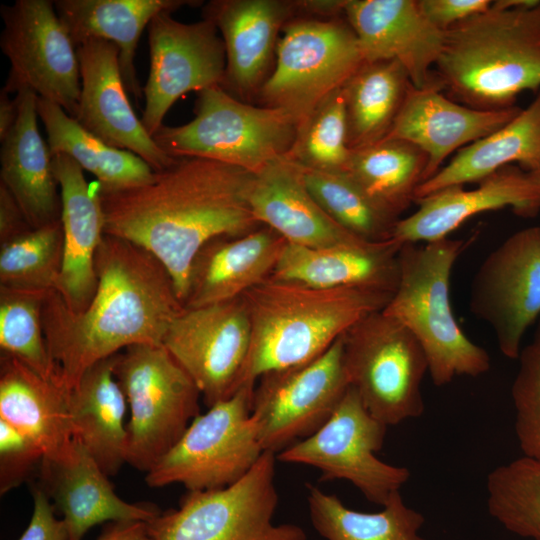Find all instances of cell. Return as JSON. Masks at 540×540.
I'll list each match as a JSON object with an SVG mask.
<instances>
[{"mask_svg": "<svg viewBox=\"0 0 540 540\" xmlns=\"http://www.w3.org/2000/svg\"><path fill=\"white\" fill-rule=\"evenodd\" d=\"M253 178L254 173L223 162L177 158L150 183L100 192L105 234L152 253L170 273L183 303L192 260L205 243L262 226L249 204Z\"/></svg>", "mask_w": 540, "mask_h": 540, "instance_id": "obj_1", "label": "cell"}, {"mask_svg": "<svg viewBox=\"0 0 540 540\" xmlns=\"http://www.w3.org/2000/svg\"><path fill=\"white\" fill-rule=\"evenodd\" d=\"M98 278L88 306L69 310L60 293L43 301L42 324L58 384L71 390L98 361L129 346L162 344L184 305L166 267L149 251L105 234L95 255Z\"/></svg>", "mask_w": 540, "mask_h": 540, "instance_id": "obj_2", "label": "cell"}, {"mask_svg": "<svg viewBox=\"0 0 540 540\" xmlns=\"http://www.w3.org/2000/svg\"><path fill=\"white\" fill-rule=\"evenodd\" d=\"M392 293L358 287L318 289L267 278L242 298L251 342L240 387L265 373L307 363L371 313L383 310Z\"/></svg>", "mask_w": 540, "mask_h": 540, "instance_id": "obj_3", "label": "cell"}, {"mask_svg": "<svg viewBox=\"0 0 540 540\" xmlns=\"http://www.w3.org/2000/svg\"><path fill=\"white\" fill-rule=\"evenodd\" d=\"M452 100L481 110L515 106L519 94L540 90V0L491 7L445 31L434 68Z\"/></svg>", "mask_w": 540, "mask_h": 540, "instance_id": "obj_4", "label": "cell"}, {"mask_svg": "<svg viewBox=\"0 0 540 540\" xmlns=\"http://www.w3.org/2000/svg\"><path fill=\"white\" fill-rule=\"evenodd\" d=\"M471 239L443 238L399 252V281L382 310L406 327L423 348L436 386L456 376L477 377L490 369L488 352L460 328L450 302V277Z\"/></svg>", "mask_w": 540, "mask_h": 540, "instance_id": "obj_5", "label": "cell"}, {"mask_svg": "<svg viewBox=\"0 0 540 540\" xmlns=\"http://www.w3.org/2000/svg\"><path fill=\"white\" fill-rule=\"evenodd\" d=\"M195 117L153 136L170 156L199 157L258 173L291 151L298 123L287 111L242 101L221 86L198 92Z\"/></svg>", "mask_w": 540, "mask_h": 540, "instance_id": "obj_6", "label": "cell"}, {"mask_svg": "<svg viewBox=\"0 0 540 540\" xmlns=\"http://www.w3.org/2000/svg\"><path fill=\"white\" fill-rule=\"evenodd\" d=\"M114 374L130 409L126 463L147 473L199 415L201 393L163 344L115 354Z\"/></svg>", "mask_w": 540, "mask_h": 540, "instance_id": "obj_7", "label": "cell"}, {"mask_svg": "<svg viewBox=\"0 0 540 540\" xmlns=\"http://www.w3.org/2000/svg\"><path fill=\"white\" fill-rule=\"evenodd\" d=\"M275 64L256 99L280 108L298 125L365 63L358 39L344 16L296 17L282 29Z\"/></svg>", "mask_w": 540, "mask_h": 540, "instance_id": "obj_8", "label": "cell"}, {"mask_svg": "<svg viewBox=\"0 0 540 540\" xmlns=\"http://www.w3.org/2000/svg\"><path fill=\"white\" fill-rule=\"evenodd\" d=\"M254 388L243 385L228 399L197 415L146 473V483L155 488L179 483L188 491H204L224 488L243 478L264 452L251 413Z\"/></svg>", "mask_w": 540, "mask_h": 540, "instance_id": "obj_9", "label": "cell"}, {"mask_svg": "<svg viewBox=\"0 0 540 540\" xmlns=\"http://www.w3.org/2000/svg\"><path fill=\"white\" fill-rule=\"evenodd\" d=\"M276 461V454L264 451L236 483L188 491L178 509L147 523L149 535L153 540H306L301 527L272 523L278 505Z\"/></svg>", "mask_w": 540, "mask_h": 540, "instance_id": "obj_10", "label": "cell"}, {"mask_svg": "<svg viewBox=\"0 0 540 540\" xmlns=\"http://www.w3.org/2000/svg\"><path fill=\"white\" fill-rule=\"evenodd\" d=\"M343 342L349 384L373 417L389 426L422 415L428 361L406 327L381 310L353 325Z\"/></svg>", "mask_w": 540, "mask_h": 540, "instance_id": "obj_11", "label": "cell"}, {"mask_svg": "<svg viewBox=\"0 0 540 540\" xmlns=\"http://www.w3.org/2000/svg\"><path fill=\"white\" fill-rule=\"evenodd\" d=\"M386 429L350 386L315 433L279 452L276 459L313 466L321 472L320 481L347 480L370 502L384 506L410 478L407 468L375 455L383 446Z\"/></svg>", "mask_w": 540, "mask_h": 540, "instance_id": "obj_12", "label": "cell"}, {"mask_svg": "<svg viewBox=\"0 0 540 540\" xmlns=\"http://www.w3.org/2000/svg\"><path fill=\"white\" fill-rule=\"evenodd\" d=\"M0 14V47L10 63L2 90H31L74 117L81 95L80 64L53 1L16 0L1 5Z\"/></svg>", "mask_w": 540, "mask_h": 540, "instance_id": "obj_13", "label": "cell"}, {"mask_svg": "<svg viewBox=\"0 0 540 540\" xmlns=\"http://www.w3.org/2000/svg\"><path fill=\"white\" fill-rule=\"evenodd\" d=\"M343 335L317 358L258 379L251 413L263 451L278 454L315 433L333 414L350 387Z\"/></svg>", "mask_w": 540, "mask_h": 540, "instance_id": "obj_14", "label": "cell"}, {"mask_svg": "<svg viewBox=\"0 0 540 540\" xmlns=\"http://www.w3.org/2000/svg\"><path fill=\"white\" fill-rule=\"evenodd\" d=\"M251 342V324L241 297L184 308L162 344L187 372L209 408L239 388Z\"/></svg>", "mask_w": 540, "mask_h": 540, "instance_id": "obj_15", "label": "cell"}, {"mask_svg": "<svg viewBox=\"0 0 540 540\" xmlns=\"http://www.w3.org/2000/svg\"><path fill=\"white\" fill-rule=\"evenodd\" d=\"M171 14L161 12L148 25L150 71L141 121L152 137L181 96L222 86L225 78V46L215 23L203 18L186 24Z\"/></svg>", "mask_w": 540, "mask_h": 540, "instance_id": "obj_16", "label": "cell"}, {"mask_svg": "<svg viewBox=\"0 0 540 540\" xmlns=\"http://www.w3.org/2000/svg\"><path fill=\"white\" fill-rule=\"evenodd\" d=\"M469 308L492 328L500 352L518 359L540 315V226L513 233L489 253L471 282Z\"/></svg>", "mask_w": 540, "mask_h": 540, "instance_id": "obj_17", "label": "cell"}, {"mask_svg": "<svg viewBox=\"0 0 540 540\" xmlns=\"http://www.w3.org/2000/svg\"><path fill=\"white\" fill-rule=\"evenodd\" d=\"M76 50L81 95L73 118L108 145L141 157L155 172L171 166L177 158L168 155L155 142L129 102L119 48L112 42L89 39Z\"/></svg>", "mask_w": 540, "mask_h": 540, "instance_id": "obj_18", "label": "cell"}, {"mask_svg": "<svg viewBox=\"0 0 540 540\" xmlns=\"http://www.w3.org/2000/svg\"><path fill=\"white\" fill-rule=\"evenodd\" d=\"M203 16L222 34L226 71L221 87L250 103L273 70L280 32L299 17L297 1L214 0L204 6Z\"/></svg>", "mask_w": 540, "mask_h": 540, "instance_id": "obj_19", "label": "cell"}, {"mask_svg": "<svg viewBox=\"0 0 540 540\" xmlns=\"http://www.w3.org/2000/svg\"><path fill=\"white\" fill-rule=\"evenodd\" d=\"M344 17L366 62L397 60L414 87L441 88L434 68L445 31L423 15L417 0H345Z\"/></svg>", "mask_w": 540, "mask_h": 540, "instance_id": "obj_20", "label": "cell"}, {"mask_svg": "<svg viewBox=\"0 0 540 540\" xmlns=\"http://www.w3.org/2000/svg\"><path fill=\"white\" fill-rule=\"evenodd\" d=\"M418 209L401 218L392 238L401 244L447 238L474 215L511 208L525 218L540 212V186L520 166L507 165L478 182L473 189L450 186L415 201Z\"/></svg>", "mask_w": 540, "mask_h": 540, "instance_id": "obj_21", "label": "cell"}, {"mask_svg": "<svg viewBox=\"0 0 540 540\" xmlns=\"http://www.w3.org/2000/svg\"><path fill=\"white\" fill-rule=\"evenodd\" d=\"M40 474V487L63 515L68 540H82L90 528L106 521L148 523L161 513L154 505L121 499L95 459L74 438L59 456L42 460Z\"/></svg>", "mask_w": 540, "mask_h": 540, "instance_id": "obj_22", "label": "cell"}, {"mask_svg": "<svg viewBox=\"0 0 540 540\" xmlns=\"http://www.w3.org/2000/svg\"><path fill=\"white\" fill-rule=\"evenodd\" d=\"M521 109H475L450 99L438 86H412L385 139L410 142L427 155L424 182L450 155L501 128Z\"/></svg>", "mask_w": 540, "mask_h": 540, "instance_id": "obj_23", "label": "cell"}, {"mask_svg": "<svg viewBox=\"0 0 540 540\" xmlns=\"http://www.w3.org/2000/svg\"><path fill=\"white\" fill-rule=\"evenodd\" d=\"M60 187L64 251L56 290L74 313L90 303L98 284L95 255L105 235V215L97 182L88 183L84 170L69 156H52Z\"/></svg>", "mask_w": 540, "mask_h": 540, "instance_id": "obj_24", "label": "cell"}, {"mask_svg": "<svg viewBox=\"0 0 540 540\" xmlns=\"http://www.w3.org/2000/svg\"><path fill=\"white\" fill-rule=\"evenodd\" d=\"M287 242L268 226L209 240L192 260L184 308L241 297L270 277Z\"/></svg>", "mask_w": 540, "mask_h": 540, "instance_id": "obj_25", "label": "cell"}, {"mask_svg": "<svg viewBox=\"0 0 540 540\" xmlns=\"http://www.w3.org/2000/svg\"><path fill=\"white\" fill-rule=\"evenodd\" d=\"M248 198L257 221L289 244L323 248L366 242L323 211L306 187L303 168L287 158L254 174Z\"/></svg>", "mask_w": 540, "mask_h": 540, "instance_id": "obj_26", "label": "cell"}, {"mask_svg": "<svg viewBox=\"0 0 540 540\" xmlns=\"http://www.w3.org/2000/svg\"><path fill=\"white\" fill-rule=\"evenodd\" d=\"M401 247L393 238L323 248L287 243L270 278L318 289L358 287L393 294Z\"/></svg>", "mask_w": 540, "mask_h": 540, "instance_id": "obj_27", "label": "cell"}, {"mask_svg": "<svg viewBox=\"0 0 540 540\" xmlns=\"http://www.w3.org/2000/svg\"><path fill=\"white\" fill-rule=\"evenodd\" d=\"M18 118L1 142L0 182L14 196L34 229L61 220V195L52 156L39 131L37 98L31 90L16 93Z\"/></svg>", "mask_w": 540, "mask_h": 540, "instance_id": "obj_28", "label": "cell"}, {"mask_svg": "<svg viewBox=\"0 0 540 540\" xmlns=\"http://www.w3.org/2000/svg\"><path fill=\"white\" fill-rule=\"evenodd\" d=\"M115 355L88 368L67 392L73 438L107 476L126 463V396L114 374Z\"/></svg>", "mask_w": 540, "mask_h": 540, "instance_id": "obj_29", "label": "cell"}, {"mask_svg": "<svg viewBox=\"0 0 540 540\" xmlns=\"http://www.w3.org/2000/svg\"><path fill=\"white\" fill-rule=\"evenodd\" d=\"M55 10L75 47L89 39L114 43L127 92L136 101L141 88L135 70V54L143 30L161 12H174L198 1L189 0H56Z\"/></svg>", "mask_w": 540, "mask_h": 540, "instance_id": "obj_30", "label": "cell"}, {"mask_svg": "<svg viewBox=\"0 0 540 540\" xmlns=\"http://www.w3.org/2000/svg\"><path fill=\"white\" fill-rule=\"evenodd\" d=\"M0 418L32 439L43 459L59 456L73 440L67 392L17 358H0Z\"/></svg>", "mask_w": 540, "mask_h": 540, "instance_id": "obj_31", "label": "cell"}, {"mask_svg": "<svg viewBox=\"0 0 540 540\" xmlns=\"http://www.w3.org/2000/svg\"><path fill=\"white\" fill-rule=\"evenodd\" d=\"M512 164L527 172L540 165V90L507 124L459 150L437 173L419 185L415 201L450 186L479 182Z\"/></svg>", "mask_w": 540, "mask_h": 540, "instance_id": "obj_32", "label": "cell"}, {"mask_svg": "<svg viewBox=\"0 0 540 540\" xmlns=\"http://www.w3.org/2000/svg\"><path fill=\"white\" fill-rule=\"evenodd\" d=\"M37 112L47 133L51 156H69L96 177L100 192H118L153 181L155 171L146 161L108 145L57 104L38 97Z\"/></svg>", "mask_w": 540, "mask_h": 540, "instance_id": "obj_33", "label": "cell"}, {"mask_svg": "<svg viewBox=\"0 0 540 540\" xmlns=\"http://www.w3.org/2000/svg\"><path fill=\"white\" fill-rule=\"evenodd\" d=\"M413 86L397 60L366 62L342 87L350 150L385 139Z\"/></svg>", "mask_w": 540, "mask_h": 540, "instance_id": "obj_34", "label": "cell"}, {"mask_svg": "<svg viewBox=\"0 0 540 540\" xmlns=\"http://www.w3.org/2000/svg\"><path fill=\"white\" fill-rule=\"evenodd\" d=\"M427 155L400 139L351 150L345 173L384 212L401 219L424 180Z\"/></svg>", "mask_w": 540, "mask_h": 540, "instance_id": "obj_35", "label": "cell"}, {"mask_svg": "<svg viewBox=\"0 0 540 540\" xmlns=\"http://www.w3.org/2000/svg\"><path fill=\"white\" fill-rule=\"evenodd\" d=\"M307 501L315 530L327 540H425L424 517L395 492L383 510L363 513L347 508L335 494L307 484Z\"/></svg>", "mask_w": 540, "mask_h": 540, "instance_id": "obj_36", "label": "cell"}, {"mask_svg": "<svg viewBox=\"0 0 540 540\" xmlns=\"http://www.w3.org/2000/svg\"><path fill=\"white\" fill-rule=\"evenodd\" d=\"M303 174L312 197L344 230L369 243L392 239L400 219L380 209L347 173L303 169Z\"/></svg>", "mask_w": 540, "mask_h": 540, "instance_id": "obj_37", "label": "cell"}, {"mask_svg": "<svg viewBox=\"0 0 540 540\" xmlns=\"http://www.w3.org/2000/svg\"><path fill=\"white\" fill-rule=\"evenodd\" d=\"M0 245V286L37 292L57 288L64 251L61 220Z\"/></svg>", "mask_w": 540, "mask_h": 540, "instance_id": "obj_38", "label": "cell"}, {"mask_svg": "<svg viewBox=\"0 0 540 540\" xmlns=\"http://www.w3.org/2000/svg\"><path fill=\"white\" fill-rule=\"evenodd\" d=\"M490 515L508 531L540 540V462L521 456L487 476Z\"/></svg>", "mask_w": 540, "mask_h": 540, "instance_id": "obj_39", "label": "cell"}, {"mask_svg": "<svg viewBox=\"0 0 540 540\" xmlns=\"http://www.w3.org/2000/svg\"><path fill=\"white\" fill-rule=\"evenodd\" d=\"M47 293L0 286V347L1 352L12 355L59 386L42 324V306Z\"/></svg>", "mask_w": 540, "mask_h": 540, "instance_id": "obj_40", "label": "cell"}, {"mask_svg": "<svg viewBox=\"0 0 540 540\" xmlns=\"http://www.w3.org/2000/svg\"><path fill=\"white\" fill-rule=\"evenodd\" d=\"M346 131L345 100L340 88L326 96L298 125L286 158L305 170L344 172L351 152Z\"/></svg>", "mask_w": 540, "mask_h": 540, "instance_id": "obj_41", "label": "cell"}, {"mask_svg": "<svg viewBox=\"0 0 540 540\" xmlns=\"http://www.w3.org/2000/svg\"><path fill=\"white\" fill-rule=\"evenodd\" d=\"M518 359L519 369L511 387L515 434L522 456L540 462V322Z\"/></svg>", "mask_w": 540, "mask_h": 540, "instance_id": "obj_42", "label": "cell"}, {"mask_svg": "<svg viewBox=\"0 0 540 540\" xmlns=\"http://www.w3.org/2000/svg\"><path fill=\"white\" fill-rule=\"evenodd\" d=\"M40 447L24 433L0 418V493L22 484L42 463Z\"/></svg>", "mask_w": 540, "mask_h": 540, "instance_id": "obj_43", "label": "cell"}, {"mask_svg": "<svg viewBox=\"0 0 540 540\" xmlns=\"http://www.w3.org/2000/svg\"><path fill=\"white\" fill-rule=\"evenodd\" d=\"M33 514L29 525L18 540H68L63 519L55 515V507L40 486H34Z\"/></svg>", "mask_w": 540, "mask_h": 540, "instance_id": "obj_44", "label": "cell"}, {"mask_svg": "<svg viewBox=\"0 0 540 540\" xmlns=\"http://www.w3.org/2000/svg\"><path fill=\"white\" fill-rule=\"evenodd\" d=\"M423 15L437 28L446 31L453 25L487 11L490 0H417Z\"/></svg>", "mask_w": 540, "mask_h": 540, "instance_id": "obj_45", "label": "cell"}, {"mask_svg": "<svg viewBox=\"0 0 540 540\" xmlns=\"http://www.w3.org/2000/svg\"><path fill=\"white\" fill-rule=\"evenodd\" d=\"M33 229L18 202L0 182V244Z\"/></svg>", "mask_w": 540, "mask_h": 540, "instance_id": "obj_46", "label": "cell"}, {"mask_svg": "<svg viewBox=\"0 0 540 540\" xmlns=\"http://www.w3.org/2000/svg\"><path fill=\"white\" fill-rule=\"evenodd\" d=\"M97 540H153L148 533L147 523L142 521L112 522Z\"/></svg>", "mask_w": 540, "mask_h": 540, "instance_id": "obj_47", "label": "cell"}, {"mask_svg": "<svg viewBox=\"0 0 540 540\" xmlns=\"http://www.w3.org/2000/svg\"><path fill=\"white\" fill-rule=\"evenodd\" d=\"M18 101L15 97L11 99L9 94L3 90L0 92V140L1 142L13 129L18 118Z\"/></svg>", "mask_w": 540, "mask_h": 540, "instance_id": "obj_48", "label": "cell"}, {"mask_svg": "<svg viewBox=\"0 0 540 540\" xmlns=\"http://www.w3.org/2000/svg\"><path fill=\"white\" fill-rule=\"evenodd\" d=\"M531 179L540 186V165L533 171L528 172Z\"/></svg>", "mask_w": 540, "mask_h": 540, "instance_id": "obj_49", "label": "cell"}]
</instances>
